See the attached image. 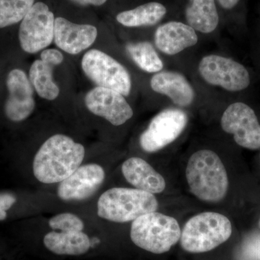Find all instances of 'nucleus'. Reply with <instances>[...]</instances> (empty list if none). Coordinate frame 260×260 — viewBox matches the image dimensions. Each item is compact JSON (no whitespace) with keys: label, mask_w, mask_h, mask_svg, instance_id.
I'll return each instance as SVG.
<instances>
[{"label":"nucleus","mask_w":260,"mask_h":260,"mask_svg":"<svg viewBox=\"0 0 260 260\" xmlns=\"http://www.w3.org/2000/svg\"><path fill=\"white\" fill-rule=\"evenodd\" d=\"M85 150L66 135H53L42 145L32 162L34 174L44 184L61 182L81 165Z\"/></svg>","instance_id":"f257e3e1"},{"label":"nucleus","mask_w":260,"mask_h":260,"mask_svg":"<svg viewBox=\"0 0 260 260\" xmlns=\"http://www.w3.org/2000/svg\"><path fill=\"white\" fill-rule=\"evenodd\" d=\"M186 177L191 192L203 201L218 203L227 194L226 170L218 155L212 150H201L191 155Z\"/></svg>","instance_id":"f03ea898"},{"label":"nucleus","mask_w":260,"mask_h":260,"mask_svg":"<svg viewBox=\"0 0 260 260\" xmlns=\"http://www.w3.org/2000/svg\"><path fill=\"white\" fill-rule=\"evenodd\" d=\"M156 198L151 193L130 188H112L103 193L98 201L100 218L116 223L133 221L158 209Z\"/></svg>","instance_id":"7ed1b4c3"},{"label":"nucleus","mask_w":260,"mask_h":260,"mask_svg":"<svg viewBox=\"0 0 260 260\" xmlns=\"http://www.w3.org/2000/svg\"><path fill=\"white\" fill-rule=\"evenodd\" d=\"M232 234V225L225 215L205 212L189 219L181 231L180 243L184 251L204 253L226 242Z\"/></svg>","instance_id":"20e7f679"},{"label":"nucleus","mask_w":260,"mask_h":260,"mask_svg":"<svg viewBox=\"0 0 260 260\" xmlns=\"http://www.w3.org/2000/svg\"><path fill=\"white\" fill-rule=\"evenodd\" d=\"M181 234L180 226L175 218L153 212L133 220L130 237L138 247L160 254L177 244Z\"/></svg>","instance_id":"39448f33"},{"label":"nucleus","mask_w":260,"mask_h":260,"mask_svg":"<svg viewBox=\"0 0 260 260\" xmlns=\"http://www.w3.org/2000/svg\"><path fill=\"white\" fill-rule=\"evenodd\" d=\"M82 68L98 86L112 89L124 96L129 95L132 81L129 73L119 61L104 51L98 49L87 51L82 59Z\"/></svg>","instance_id":"423d86ee"},{"label":"nucleus","mask_w":260,"mask_h":260,"mask_svg":"<svg viewBox=\"0 0 260 260\" xmlns=\"http://www.w3.org/2000/svg\"><path fill=\"white\" fill-rule=\"evenodd\" d=\"M54 14L45 3H35L19 29L20 47L29 54H34L49 47L54 40Z\"/></svg>","instance_id":"0eeeda50"},{"label":"nucleus","mask_w":260,"mask_h":260,"mask_svg":"<svg viewBox=\"0 0 260 260\" xmlns=\"http://www.w3.org/2000/svg\"><path fill=\"white\" fill-rule=\"evenodd\" d=\"M199 72L207 83L229 91H240L250 84L249 72L242 64L222 56L211 54L203 57Z\"/></svg>","instance_id":"6e6552de"},{"label":"nucleus","mask_w":260,"mask_h":260,"mask_svg":"<svg viewBox=\"0 0 260 260\" xmlns=\"http://www.w3.org/2000/svg\"><path fill=\"white\" fill-rule=\"evenodd\" d=\"M187 121L186 113L179 109L162 111L152 119L148 127L140 135V146L148 153L161 150L180 136Z\"/></svg>","instance_id":"1a4fd4ad"},{"label":"nucleus","mask_w":260,"mask_h":260,"mask_svg":"<svg viewBox=\"0 0 260 260\" xmlns=\"http://www.w3.org/2000/svg\"><path fill=\"white\" fill-rule=\"evenodd\" d=\"M222 129L234 135L239 146L249 150L260 148V124L254 110L242 102L231 104L221 121Z\"/></svg>","instance_id":"9d476101"},{"label":"nucleus","mask_w":260,"mask_h":260,"mask_svg":"<svg viewBox=\"0 0 260 260\" xmlns=\"http://www.w3.org/2000/svg\"><path fill=\"white\" fill-rule=\"evenodd\" d=\"M85 105L95 115L114 126L124 124L133 116V111L124 95L112 89L97 86L87 93Z\"/></svg>","instance_id":"9b49d317"},{"label":"nucleus","mask_w":260,"mask_h":260,"mask_svg":"<svg viewBox=\"0 0 260 260\" xmlns=\"http://www.w3.org/2000/svg\"><path fill=\"white\" fill-rule=\"evenodd\" d=\"M104 179L105 172L101 166L95 164L82 166L61 181L58 196L64 201L88 199L96 192Z\"/></svg>","instance_id":"f8f14e48"},{"label":"nucleus","mask_w":260,"mask_h":260,"mask_svg":"<svg viewBox=\"0 0 260 260\" xmlns=\"http://www.w3.org/2000/svg\"><path fill=\"white\" fill-rule=\"evenodd\" d=\"M7 87L9 92L5 105L7 117L15 122L25 120L35 109L30 80L23 70H13L7 78Z\"/></svg>","instance_id":"ddd939ff"},{"label":"nucleus","mask_w":260,"mask_h":260,"mask_svg":"<svg viewBox=\"0 0 260 260\" xmlns=\"http://www.w3.org/2000/svg\"><path fill=\"white\" fill-rule=\"evenodd\" d=\"M97 36V28L93 25L73 23L61 17L54 21V42L59 49L70 54H79L88 49Z\"/></svg>","instance_id":"4468645a"},{"label":"nucleus","mask_w":260,"mask_h":260,"mask_svg":"<svg viewBox=\"0 0 260 260\" xmlns=\"http://www.w3.org/2000/svg\"><path fill=\"white\" fill-rule=\"evenodd\" d=\"M154 39L158 50L168 55H175L198 42L194 28L177 21L169 22L159 26Z\"/></svg>","instance_id":"2eb2a0df"},{"label":"nucleus","mask_w":260,"mask_h":260,"mask_svg":"<svg viewBox=\"0 0 260 260\" xmlns=\"http://www.w3.org/2000/svg\"><path fill=\"white\" fill-rule=\"evenodd\" d=\"M150 86L154 91L167 95L181 107L191 105L194 99V91L190 83L184 75L177 72L157 73L150 80Z\"/></svg>","instance_id":"dca6fc26"},{"label":"nucleus","mask_w":260,"mask_h":260,"mask_svg":"<svg viewBox=\"0 0 260 260\" xmlns=\"http://www.w3.org/2000/svg\"><path fill=\"white\" fill-rule=\"evenodd\" d=\"M121 172L126 180L135 189L159 194L166 189L164 178L143 159L133 157L124 162Z\"/></svg>","instance_id":"f3484780"},{"label":"nucleus","mask_w":260,"mask_h":260,"mask_svg":"<svg viewBox=\"0 0 260 260\" xmlns=\"http://www.w3.org/2000/svg\"><path fill=\"white\" fill-rule=\"evenodd\" d=\"M44 244L49 251L59 255H81L90 247L89 237L82 232H50L44 237Z\"/></svg>","instance_id":"a211bd4d"},{"label":"nucleus","mask_w":260,"mask_h":260,"mask_svg":"<svg viewBox=\"0 0 260 260\" xmlns=\"http://www.w3.org/2000/svg\"><path fill=\"white\" fill-rule=\"evenodd\" d=\"M185 16L189 26L203 34L213 32L219 23L215 0H189Z\"/></svg>","instance_id":"6ab92c4d"},{"label":"nucleus","mask_w":260,"mask_h":260,"mask_svg":"<svg viewBox=\"0 0 260 260\" xmlns=\"http://www.w3.org/2000/svg\"><path fill=\"white\" fill-rule=\"evenodd\" d=\"M167 13L164 5L153 2L121 12L116 16V20L126 27L149 26L160 22Z\"/></svg>","instance_id":"aec40b11"},{"label":"nucleus","mask_w":260,"mask_h":260,"mask_svg":"<svg viewBox=\"0 0 260 260\" xmlns=\"http://www.w3.org/2000/svg\"><path fill=\"white\" fill-rule=\"evenodd\" d=\"M54 68L41 59L34 61L29 71V80L38 95L43 99L52 101L59 94V89L52 78Z\"/></svg>","instance_id":"412c9836"},{"label":"nucleus","mask_w":260,"mask_h":260,"mask_svg":"<svg viewBox=\"0 0 260 260\" xmlns=\"http://www.w3.org/2000/svg\"><path fill=\"white\" fill-rule=\"evenodd\" d=\"M126 49L135 64L147 73H159L164 68L161 59L150 43H129Z\"/></svg>","instance_id":"4be33fe9"},{"label":"nucleus","mask_w":260,"mask_h":260,"mask_svg":"<svg viewBox=\"0 0 260 260\" xmlns=\"http://www.w3.org/2000/svg\"><path fill=\"white\" fill-rule=\"evenodd\" d=\"M34 0H0V28L23 20Z\"/></svg>","instance_id":"5701e85b"},{"label":"nucleus","mask_w":260,"mask_h":260,"mask_svg":"<svg viewBox=\"0 0 260 260\" xmlns=\"http://www.w3.org/2000/svg\"><path fill=\"white\" fill-rule=\"evenodd\" d=\"M49 225L54 230H60L64 233L80 232L84 229L81 219L69 213L55 215L49 220Z\"/></svg>","instance_id":"b1692460"},{"label":"nucleus","mask_w":260,"mask_h":260,"mask_svg":"<svg viewBox=\"0 0 260 260\" xmlns=\"http://www.w3.org/2000/svg\"><path fill=\"white\" fill-rule=\"evenodd\" d=\"M41 60L44 61L45 64L49 65L51 68L60 64L64 60V56L61 51L55 49H45L41 54Z\"/></svg>","instance_id":"393cba45"},{"label":"nucleus","mask_w":260,"mask_h":260,"mask_svg":"<svg viewBox=\"0 0 260 260\" xmlns=\"http://www.w3.org/2000/svg\"><path fill=\"white\" fill-rule=\"evenodd\" d=\"M16 202V198L11 193H0V220H4L7 218V211Z\"/></svg>","instance_id":"a878e982"},{"label":"nucleus","mask_w":260,"mask_h":260,"mask_svg":"<svg viewBox=\"0 0 260 260\" xmlns=\"http://www.w3.org/2000/svg\"><path fill=\"white\" fill-rule=\"evenodd\" d=\"M73 3L80 5H94V6H101L104 5L107 0H72Z\"/></svg>","instance_id":"bb28decb"},{"label":"nucleus","mask_w":260,"mask_h":260,"mask_svg":"<svg viewBox=\"0 0 260 260\" xmlns=\"http://www.w3.org/2000/svg\"><path fill=\"white\" fill-rule=\"evenodd\" d=\"M224 9L231 10L239 3L240 0H217Z\"/></svg>","instance_id":"cd10ccee"},{"label":"nucleus","mask_w":260,"mask_h":260,"mask_svg":"<svg viewBox=\"0 0 260 260\" xmlns=\"http://www.w3.org/2000/svg\"><path fill=\"white\" fill-rule=\"evenodd\" d=\"M259 227H260V220H259Z\"/></svg>","instance_id":"c85d7f7f"}]
</instances>
